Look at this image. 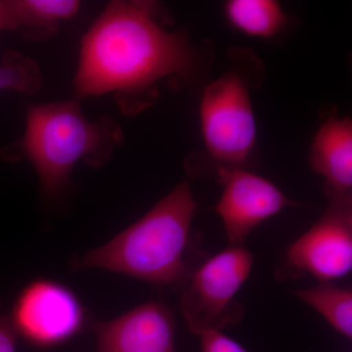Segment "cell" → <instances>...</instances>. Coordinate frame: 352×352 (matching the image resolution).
<instances>
[{"instance_id":"obj_1","label":"cell","mask_w":352,"mask_h":352,"mask_svg":"<svg viewBox=\"0 0 352 352\" xmlns=\"http://www.w3.org/2000/svg\"><path fill=\"white\" fill-rule=\"evenodd\" d=\"M168 25L157 2H110L82 38L78 98L113 92L122 112L136 115L153 105L162 80L201 76L210 65L208 50Z\"/></svg>"},{"instance_id":"obj_2","label":"cell","mask_w":352,"mask_h":352,"mask_svg":"<svg viewBox=\"0 0 352 352\" xmlns=\"http://www.w3.org/2000/svg\"><path fill=\"white\" fill-rule=\"evenodd\" d=\"M197 201L180 182L138 221L105 244L69 261L73 270H102L157 286L184 285Z\"/></svg>"},{"instance_id":"obj_3","label":"cell","mask_w":352,"mask_h":352,"mask_svg":"<svg viewBox=\"0 0 352 352\" xmlns=\"http://www.w3.org/2000/svg\"><path fill=\"white\" fill-rule=\"evenodd\" d=\"M25 119L24 136L4 148L2 157L28 160L48 197L64 191L76 164L105 166L124 140L115 120L109 116L87 120L75 100L32 105Z\"/></svg>"},{"instance_id":"obj_4","label":"cell","mask_w":352,"mask_h":352,"mask_svg":"<svg viewBox=\"0 0 352 352\" xmlns=\"http://www.w3.org/2000/svg\"><path fill=\"white\" fill-rule=\"evenodd\" d=\"M231 65L204 89L200 102L201 138L208 157L203 176L247 168L256 144L252 91L261 82L263 62L252 51L231 50Z\"/></svg>"},{"instance_id":"obj_5","label":"cell","mask_w":352,"mask_h":352,"mask_svg":"<svg viewBox=\"0 0 352 352\" xmlns=\"http://www.w3.org/2000/svg\"><path fill=\"white\" fill-rule=\"evenodd\" d=\"M254 256L244 245H230L192 271L185 282L182 310L195 335L238 325L244 308L236 296L248 281Z\"/></svg>"},{"instance_id":"obj_6","label":"cell","mask_w":352,"mask_h":352,"mask_svg":"<svg viewBox=\"0 0 352 352\" xmlns=\"http://www.w3.org/2000/svg\"><path fill=\"white\" fill-rule=\"evenodd\" d=\"M352 270V201L330 203L316 222L285 250L275 274L279 281L310 275L333 282Z\"/></svg>"},{"instance_id":"obj_7","label":"cell","mask_w":352,"mask_h":352,"mask_svg":"<svg viewBox=\"0 0 352 352\" xmlns=\"http://www.w3.org/2000/svg\"><path fill=\"white\" fill-rule=\"evenodd\" d=\"M91 317L73 289L55 280L38 278L21 291L10 318L17 335L28 344L50 349L82 332Z\"/></svg>"},{"instance_id":"obj_8","label":"cell","mask_w":352,"mask_h":352,"mask_svg":"<svg viewBox=\"0 0 352 352\" xmlns=\"http://www.w3.org/2000/svg\"><path fill=\"white\" fill-rule=\"evenodd\" d=\"M221 195L214 210L230 245H243L256 227L298 205L274 183L247 168L221 171Z\"/></svg>"},{"instance_id":"obj_9","label":"cell","mask_w":352,"mask_h":352,"mask_svg":"<svg viewBox=\"0 0 352 352\" xmlns=\"http://www.w3.org/2000/svg\"><path fill=\"white\" fill-rule=\"evenodd\" d=\"M94 352H175L173 311L161 302H148L111 320L91 317Z\"/></svg>"},{"instance_id":"obj_10","label":"cell","mask_w":352,"mask_h":352,"mask_svg":"<svg viewBox=\"0 0 352 352\" xmlns=\"http://www.w3.org/2000/svg\"><path fill=\"white\" fill-rule=\"evenodd\" d=\"M308 164L324 179L330 203L352 201V122L332 113L317 129Z\"/></svg>"},{"instance_id":"obj_11","label":"cell","mask_w":352,"mask_h":352,"mask_svg":"<svg viewBox=\"0 0 352 352\" xmlns=\"http://www.w3.org/2000/svg\"><path fill=\"white\" fill-rule=\"evenodd\" d=\"M224 16L236 31L265 41L276 38L289 24L281 4L274 0H229Z\"/></svg>"},{"instance_id":"obj_12","label":"cell","mask_w":352,"mask_h":352,"mask_svg":"<svg viewBox=\"0 0 352 352\" xmlns=\"http://www.w3.org/2000/svg\"><path fill=\"white\" fill-rule=\"evenodd\" d=\"M14 32L32 41H43L56 32L60 23L80 9L76 0H11Z\"/></svg>"},{"instance_id":"obj_13","label":"cell","mask_w":352,"mask_h":352,"mask_svg":"<svg viewBox=\"0 0 352 352\" xmlns=\"http://www.w3.org/2000/svg\"><path fill=\"white\" fill-rule=\"evenodd\" d=\"M293 295L311 307L340 335L352 338V289L333 282H318L310 288L296 289Z\"/></svg>"},{"instance_id":"obj_14","label":"cell","mask_w":352,"mask_h":352,"mask_svg":"<svg viewBox=\"0 0 352 352\" xmlns=\"http://www.w3.org/2000/svg\"><path fill=\"white\" fill-rule=\"evenodd\" d=\"M43 85L41 69L32 58L19 51L7 50L0 63V91L14 90L25 94H36Z\"/></svg>"},{"instance_id":"obj_15","label":"cell","mask_w":352,"mask_h":352,"mask_svg":"<svg viewBox=\"0 0 352 352\" xmlns=\"http://www.w3.org/2000/svg\"><path fill=\"white\" fill-rule=\"evenodd\" d=\"M199 337L201 352H249L239 342L219 331L205 333Z\"/></svg>"},{"instance_id":"obj_16","label":"cell","mask_w":352,"mask_h":352,"mask_svg":"<svg viewBox=\"0 0 352 352\" xmlns=\"http://www.w3.org/2000/svg\"><path fill=\"white\" fill-rule=\"evenodd\" d=\"M17 337L10 317L2 314L0 302V352H17Z\"/></svg>"},{"instance_id":"obj_17","label":"cell","mask_w":352,"mask_h":352,"mask_svg":"<svg viewBox=\"0 0 352 352\" xmlns=\"http://www.w3.org/2000/svg\"><path fill=\"white\" fill-rule=\"evenodd\" d=\"M13 30L12 2L11 0H0V32Z\"/></svg>"}]
</instances>
